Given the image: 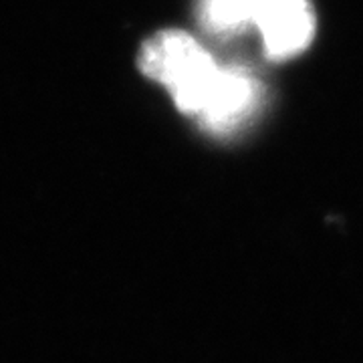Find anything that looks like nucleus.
Returning a JSON list of instances; mask_svg holds the SVG:
<instances>
[{
  "label": "nucleus",
  "instance_id": "1",
  "mask_svg": "<svg viewBox=\"0 0 363 363\" xmlns=\"http://www.w3.org/2000/svg\"><path fill=\"white\" fill-rule=\"evenodd\" d=\"M140 69L168 87L174 104L186 116H200L220 67L198 40L184 30H162L145 40Z\"/></svg>",
  "mask_w": 363,
  "mask_h": 363
},
{
  "label": "nucleus",
  "instance_id": "3",
  "mask_svg": "<svg viewBox=\"0 0 363 363\" xmlns=\"http://www.w3.org/2000/svg\"><path fill=\"white\" fill-rule=\"evenodd\" d=\"M259 83L245 69L220 67L206 105L198 119L214 133H226L242 123L259 104Z\"/></svg>",
  "mask_w": 363,
  "mask_h": 363
},
{
  "label": "nucleus",
  "instance_id": "4",
  "mask_svg": "<svg viewBox=\"0 0 363 363\" xmlns=\"http://www.w3.org/2000/svg\"><path fill=\"white\" fill-rule=\"evenodd\" d=\"M255 0H202L200 21L214 35H236L252 25Z\"/></svg>",
  "mask_w": 363,
  "mask_h": 363
},
{
  "label": "nucleus",
  "instance_id": "2",
  "mask_svg": "<svg viewBox=\"0 0 363 363\" xmlns=\"http://www.w3.org/2000/svg\"><path fill=\"white\" fill-rule=\"evenodd\" d=\"M252 25L271 59H289L311 43L315 16L309 0H255Z\"/></svg>",
  "mask_w": 363,
  "mask_h": 363
}]
</instances>
